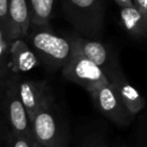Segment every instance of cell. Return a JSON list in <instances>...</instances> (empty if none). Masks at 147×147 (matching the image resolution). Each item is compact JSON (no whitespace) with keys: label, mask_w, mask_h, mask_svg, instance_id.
I'll return each instance as SVG.
<instances>
[{"label":"cell","mask_w":147,"mask_h":147,"mask_svg":"<svg viewBox=\"0 0 147 147\" xmlns=\"http://www.w3.org/2000/svg\"><path fill=\"white\" fill-rule=\"evenodd\" d=\"M31 121L34 139L43 147H68L69 128L55 100L44 105Z\"/></svg>","instance_id":"cell-1"},{"label":"cell","mask_w":147,"mask_h":147,"mask_svg":"<svg viewBox=\"0 0 147 147\" xmlns=\"http://www.w3.org/2000/svg\"><path fill=\"white\" fill-rule=\"evenodd\" d=\"M31 45L39 61L52 70L63 68L73 52L71 40L48 30L34 31L31 35Z\"/></svg>","instance_id":"cell-3"},{"label":"cell","mask_w":147,"mask_h":147,"mask_svg":"<svg viewBox=\"0 0 147 147\" xmlns=\"http://www.w3.org/2000/svg\"><path fill=\"white\" fill-rule=\"evenodd\" d=\"M10 44L7 34L0 26V78L8 79L12 75L9 73L10 64Z\"/></svg>","instance_id":"cell-14"},{"label":"cell","mask_w":147,"mask_h":147,"mask_svg":"<svg viewBox=\"0 0 147 147\" xmlns=\"http://www.w3.org/2000/svg\"><path fill=\"white\" fill-rule=\"evenodd\" d=\"M32 147H43V146L41 145L40 143H38V142H37L36 140L34 139V141H33V146Z\"/></svg>","instance_id":"cell-23"},{"label":"cell","mask_w":147,"mask_h":147,"mask_svg":"<svg viewBox=\"0 0 147 147\" xmlns=\"http://www.w3.org/2000/svg\"><path fill=\"white\" fill-rule=\"evenodd\" d=\"M68 20L78 32L86 37L101 34L104 24V10L101 0H63Z\"/></svg>","instance_id":"cell-2"},{"label":"cell","mask_w":147,"mask_h":147,"mask_svg":"<svg viewBox=\"0 0 147 147\" xmlns=\"http://www.w3.org/2000/svg\"><path fill=\"white\" fill-rule=\"evenodd\" d=\"M18 91L30 119L44 105L55 100L50 86L45 81L22 80L18 78Z\"/></svg>","instance_id":"cell-7"},{"label":"cell","mask_w":147,"mask_h":147,"mask_svg":"<svg viewBox=\"0 0 147 147\" xmlns=\"http://www.w3.org/2000/svg\"><path fill=\"white\" fill-rule=\"evenodd\" d=\"M108 141L102 131L97 129L87 130L79 139L78 147H108Z\"/></svg>","instance_id":"cell-15"},{"label":"cell","mask_w":147,"mask_h":147,"mask_svg":"<svg viewBox=\"0 0 147 147\" xmlns=\"http://www.w3.org/2000/svg\"><path fill=\"white\" fill-rule=\"evenodd\" d=\"M108 147H110V146H108ZM116 147H126V146H124V145H120V146H116Z\"/></svg>","instance_id":"cell-24"},{"label":"cell","mask_w":147,"mask_h":147,"mask_svg":"<svg viewBox=\"0 0 147 147\" xmlns=\"http://www.w3.org/2000/svg\"><path fill=\"white\" fill-rule=\"evenodd\" d=\"M96 109L112 123L120 127H127L135 120L114 86L107 82L98 88L88 92Z\"/></svg>","instance_id":"cell-5"},{"label":"cell","mask_w":147,"mask_h":147,"mask_svg":"<svg viewBox=\"0 0 147 147\" xmlns=\"http://www.w3.org/2000/svg\"><path fill=\"white\" fill-rule=\"evenodd\" d=\"M36 54L22 39H16L10 44V64L15 71L26 72L38 64Z\"/></svg>","instance_id":"cell-11"},{"label":"cell","mask_w":147,"mask_h":147,"mask_svg":"<svg viewBox=\"0 0 147 147\" xmlns=\"http://www.w3.org/2000/svg\"><path fill=\"white\" fill-rule=\"evenodd\" d=\"M55 0H27L31 24L46 25L50 20Z\"/></svg>","instance_id":"cell-13"},{"label":"cell","mask_w":147,"mask_h":147,"mask_svg":"<svg viewBox=\"0 0 147 147\" xmlns=\"http://www.w3.org/2000/svg\"><path fill=\"white\" fill-rule=\"evenodd\" d=\"M34 137L27 136H16L10 133L8 137L7 147H32Z\"/></svg>","instance_id":"cell-19"},{"label":"cell","mask_w":147,"mask_h":147,"mask_svg":"<svg viewBox=\"0 0 147 147\" xmlns=\"http://www.w3.org/2000/svg\"><path fill=\"white\" fill-rule=\"evenodd\" d=\"M0 26L3 28L4 31L6 32V34H7L8 38H9V0H0Z\"/></svg>","instance_id":"cell-18"},{"label":"cell","mask_w":147,"mask_h":147,"mask_svg":"<svg viewBox=\"0 0 147 147\" xmlns=\"http://www.w3.org/2000/svg\"><path fill=\"white\" fill-rule=\"evenodd\" d=\"M107 79L114 86L126 106L134 115L137 116L146 108V100L139 91L129 83L120 67L113 70L107 76Z\"/></svg>","instance_id":"cell-8"},{"label":"cell","mask_w":147,"mask_h":147,"mask_svg":"<svg viewBox=\"0 0 147 147\" xmlns=\"http://www.w3.org/2000/svg\"><path fill=\"white\" fill-rule=\"evenodd\" d=\"M9 20L11 42L28 34L31 21L27 0H9Z\"/></svg>","instance_id":"cell-10"},{"label":"cell","mask_w":147,"mask_h":147,"mask_svg":"<svg viewBox=\"0 0 147 147\" xmlns=\"http://www.w3.org/2000/svg\"><path fill=\"white\" fill-rule=\"evenodd\" d=\"M141 113L136 122V144L138 147H147V109H144Z\"/></svg>","instance_id":"cell-17"},{"label":"cell","mask_w":147,"mask_h":147,"mask_svg":"<svg viewBox=\"0 0 147 147\" xmlns=\"http://www.w3.org/2000/svg\"><path fill=\"white\" fill-rule=\"evenodd\" d=\"M71 40L88 59L93 61L103 70L106 77L113 70L120 67L114 58L110 56L107 48L102 43L80 37H74Z\"/></svg>","instance_id":"cell-9"},{"label":"cell","mask_w":147,"mask_h":147,"mask_svg":"<svg viewBox=\"0 0 147 147\" xmlns=\"http://www.w3.org/2000/svg\"><path fill=\"white\" fill-rule=\"evenodd\" d=\"M120 19L123 27L130 35L137 38L147 35V16L134 5L120 8Z\"/></svg>","instance_id":"cell-12"},{"label":"cell","mask_w":147,"mask_h":147,"mask_svg":"<svg viewBox=\"0 0 147 147\" xmlns=\"http://www.w3.org/2000/svg\"><path fill=\"white\" fill-rule=\"evenodd\" d=\"M18 77L12 75L7 80L5 114L10 133L16 136L34 137L32 121L18 91Z\"/></svg>","instance_id":"cell-6"},{"label":"cell","mask_w":147,"mask_h":147,"mask_svg":"<svg viewBox=\"0 0 147 147\" xmlns=\"http://www.w3.org/2000/svg\"><path fill=\"white\" fill-rule=\"evenodd\" d=\"M115 3L119 6L120 8L121 7H128V6H133V0H114Z\"/></svg>","instance_id":"cell-21"},{"label":"cell","mask_w":147,"mask_h":147,"mask_svg":"<svg viewBox=\"0 0 147 147\" xmlns=\"http://www.w3.org/2000/svg\"><path fill=\"white\" fill-rule=\"evenodd\" d=\"M72 44L73 52L71 58L62 68V74L64 77L83 87L87 92L109 82L103 70L93 61L88 59L74 44L73 41Z\"/></svg>","instance_id":"cell-4"},{"label":"cell","mask_w":147,"mask_h":147,"mask_svg":"<svg viewBox=\"0 0 147 147\" xmlns=\"http://www.w3.org/2000/svg\"><path fill=\"white\" fill-rule=\"evenodd\" d=\"M9 79V78H8ZM0 78V131L6 136H9L10 130L8 127L5 114V101L7 92V80Z\"/></svg>","instance_id":"cell-16"},{"label":"cell","mask_w":147,"mask_h":147,"mask_svg":"<svg viewBox=\"0 0 147 147\" xmlns=\"http://www.w3.org/2000/svg\"><path fill=\"white\" fill-rule=\"evenodd\" d=\"M134 6L147 16V0H133Z\"/></svg>","instance_id":"cell-20"},{"label":"cell","mask_w":147,"mask_h":147,"mask_svg":"<svg viewBox=\"0 0 147 147\" xmlns=\"http://www.w3.org/2000/svg\"><path fill=\"white\" fill-rule=\"evenodd\" d=\"M8 137L0 131V147H7L8 145Z\"/></svg>","instance_id":"cell-22"}]
</instances>
